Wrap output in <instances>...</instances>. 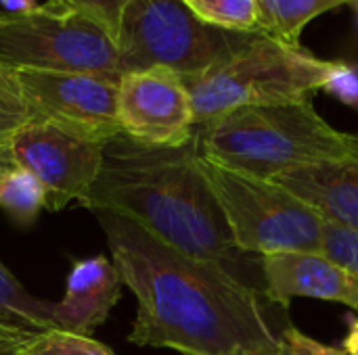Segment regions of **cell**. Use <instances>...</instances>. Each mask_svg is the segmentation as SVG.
Here are the masks:
<instances>
[{
  "mask_svg": "<svg viewBox=\"0 0 358 355\" xmlns=\"http://www.w3.org/2000/svg\"><path fill=\"white\" fill-rule=\"evenodd\" d=\"M92 213L122 282L136 297L130 343L182 355H262L283 347L262 297L222 268L164 245L124 216Z\"/></svg>",
  "mask_w": 358,
  "mask_h": 355,
  "instance_id": "obj_1",
  "label": "cell"
},
{
  "mask_svg": "<svg viewBox=\"0 0 358 355\" xmlns=\"http://www.w3.org/2000/svg\"><path fill=\"white\" fill-rule=\"evenodd\" d=\"M88 209L132 220L164 245L222 268L264 299L262 257L235 245L203 176L195 136L182 146H147L124 134L105 142Z\"/></svg>",
  "mask_w": 358,
  "mask_h": 355,
  "instance_id": "obj_2",
  "label": "cell"
},
{
  "mask_svg": "<svg viewBox=\"0 0 358 355\" xmlns=\"http://www.w3.org/2000/svg\"><path fill=\"white\" fill-rule=\"evenodd\" d=\"M201 157L273 180L329 161H358V134L329 126L310 100L243 107L195 128Z\"/></svg>",
  "mask_w": 358,
  "mask_h": 355,
  "instance_id": "obj_3",
  "label": "cell"
},
{
  "mask_svg": "<svg viewBox=\"0 0 358 355\" xmlns=\"http://www.w3.org/2000/svg\"><path fill=\"white\" fill-rule=\"evenodd\" d=\"M334 65L336 61L319 59L302 44L254 33L237 52L182 82L191 94L195 123L201 126L243 107L310 100L325 88Z\"/></svg>",
  "mask_w": 358,
  "mask_h": 355,
  "instance_id": "obj_4",
  "label": "cell"
},
{
  "mask_svg": "<svg viewBox=\"0 0 358 355\" xmlns=\"http://www.w3.org/2000/svg\"><path fill=\"white\" fill-rule=\"evenodd\" d=\"M199 163L227 218L235 245L256 257L323 253L325 218L275 180L243 174L199 155Z\"/></svg>",
  "mask_w": 358,
  "mask_h": 355,
  "instance_id": "obj_5",
  "label": "cell"
},
{
  "mask_svg": "<svg viewBox=\"0 0 358 355\" xmlns=\"http://www.w3.org/2000/svg\"><path fill=\"white\" fill-rule=\"evenodd\" d=\"M252 36L206 23L185 0H132L115 42L124 73L166 67L189 77L231 56Z\"/></svg>",
  "mask_w": 358,
  "mask_h": 355,
  "instance_id": "obj_6",
  "label": "cell"
},
{
  "mask_svg": "<svg viewBox=\"0 0 358 355\" xmlns=\"http://www.w3.org/2000/svg\"><path fill=\"white\" fill-rule=\"evenodd\" d=\"M0 63L10 71L90 73L115 82L124 75L117 42L101 23L50 4L0 15Z\"/></svg>",
  "mask_w": 358,
  "mask_h": 355,
  "instance_id": "obj_7",
  "label": "cell"
},
{
  "mask_svg": "<svg viewBox=\"0 0 358 355\" xmlns=\"http://www.w3.org/2000/svg\"><path fill=\"white\" fill-rule=\"evenodd\" d=\"M15 77L31 119L101 144L122 134L117 119L120 82L90 73L38 69H19Z\"/></svg>",
  "mask_w": 358,
  "mask_h": 355,
  "instance_id": "obj_8",
  "label": "cell"
},
{
  "mask_svg": "<svg viewBox=\"0 0 358 355\" xmlns=\"http://www.w3.org/2000/svg\"><path fill=\"white\" fill-rule=\"evenodd\" d=\"M8 146L15 165L27 169L44 188L46 209L59 211L71 203L90 207L105 144L31 119L10 136Z\"/></svg>",
  "mask_w": 358,
  "mask_h": 355,
  "instance_id": "obj_9",
  "label": "cell"
},
{
  "mask_svg": "<svg viewBox=\"0 0 358 355\" xmlns=\"http://www.w3.org/2000/svg\"><path fill=\"white\" fill-rule=\"evenodd\" d=\"M117 119L124 136L147 146H182L193 140L197 128L182 77L166 67L122 75Z\"/></svg>",
  "mask_w": 358,
  "mask_h": 355,
  "instance_id": "obj_10",
  "label": "cell"
},
{
  "mask_svg": "<svg viewBox=\"0 0 358 355\" xmlns=\"http://www.w3.org/2000/svg\"><path fill=\"white\" fill-rule=\"evenodd\" d=\"M264 299L285 305L296 297L334 301L358 314V276L325 253L294 251L262 257Z\"/></svg>",
  "mask_w": 358,
  "mask_h": 355,
  "instance_id": "obj_11",
  "label": "cell"
},
{
  "mask_svg": "<svg viewBox=\"0 0 358 355\" xmlns=\"http://www.w3.org/2000/svg\"><path fill=\"white\" fill-rule=\"evenodd\" d=\"M122 285L117 268L105 255L76 259L65 293L55 301L57 331L90 337L120 301Z\"/></svg>",
  "mask_w": 358,
  "mask_h": 355,
  "instance_id": "obj_12",
  "label": "cell"
},
{
  "mask_svg": "<svg viewBox=\"0 0 358 355\" xmlns=\"http://www.w3.org/2000/svg\"><path fill=\"white\" fill-rule=\"evenodd\" d=\"M273 180L315 207L327 222L358 232V161L306 165Z\"/></svg>",
  "mask_w": 358,
  "mask_h": 355,
  "instance_id": "obj_13",
  "label": "cell"
},
{
  "mask_svg": "<svg viewBox=\"0 0 358 355\" xmlns=\"http://www.w3.org/2000/svg\"><path fill=\"white\" fill-rule=\"evenodd\" d=\"M0 326L17 335L57 331L55 301L31 295L0 262Z\"/></svg>",
  "mask_w": 358,
  "mask_h": 355,
  "instance_id": "obj_14",
  "label": "cell"
},
{
  "mask_svg": "<svg viewBox=\"0 0 358 355\" xmlns=\"http://www.w3.org/2000/svg\"><path fill=\"white\" fill-rule=\"evenodd\" d=\"M358 0H256L258 31L300 46L304 27L323 13Z\"/></svg>",
  "mask_w": 358,
  "mask_h": 355,
  "instance_id": "obj_15",
  "label": "cell"
},
{
  "mask_svg": "<svg viewBox=\"0 0 358 355\" xmlns=\"http://www.w3.org/2000/svg\"><path fill=\"white\" fill-rule=\"evenodd\" d=\"M0 209L17 226H31L46 209L44 188L27 169L10 165L0 172Z\"/></svg>",
  "mask_w": 358,
  "mask_h": 355,
  "instance_id": "obj_16",
  "label": "cell"
},
{
  "mask_svg": "<svg viewBox=\"0 0 358 355\" xmlns=\"http://www.w3.org/2000/svg\"><path fill=\"white\" fill-rule=\"evenodd\" d=\"M185 4L206 23L243 33L258 31L256 0H185Z\"/></svg>",
  "mask_w": 358,
  "mask_h": 355,
  "instance_id": "obj_17",
  "label": "cell"
},
{
  "mask_svg": "<svg viewBox=\"0 0 358 355\" xmlns=\"http://www.w3.org/2000/svg\"><path fill=\"white\" fill-rule=\"evenodd\" d=\"M17 355H115L92 337L65 331H46L29 337Z\"/></svg>",
  "mask_w": 358,
  "mask_h": 355,
  "instance_id": "obj_18",
  "label": "cell"
},
{
  "mask_svg": "<svg viewBox=\"0 0 358 355\" xmlns=\"http://www.w3.org/2000/svg\"><path fill=\"white\" fill-rule=\"evenodd\" d=\"M31 121V113L21 96L15 71L0 63V140L10 136Z\"/></svg>",
  "mask_w": 358,
  "mask_h": 355,
  "instance_id": "obj_19",
  "label": "cell"
},
{
  "mask_svg": "<svg viewBox=\"0 0 358 355\" xmlns=\"http://www.w3.org/2000/svg\"><path fill=\"white\" fill-rule=\"evenodd\" d=\"M132 0H48L50 6L82 13L101 23L113 38H117L122 17Z\"/></svg>",
  "mask_w": 358,
  "mask_h": 355,
  "instance_id": "obj_20",
  "label": "cell"
},
{
  "mask_svg": "<svg viewBox=\"0 0 358 355\" xmlns=\"http://www.w3.org/2000/svg\"><path fill=\"white\" fill-rule=\"evenodd\" d=\"M323 253L358 276V232L336 222H325Z\"/></svg>",
  "mask_w": 358,
  "mask_h": 355,
  "instance_id": "obj_21",
  "label": "cell"
},
{
  "mask_svg": "<svg viewBox=\"0 0 358 355\" xmlns=\"http://www.w3.org/2000/svg\"><path fill=\"white\" fill-rule=\"evenodd\" d=\"M340 103L352 107L358 113V65L348 61H336L334 71L323 88Z\"/></svg>",
  "mask_w": 358,
  "mask_h": 355,
  "instance_id": "obj_22",
  "label": "cell"
},
{
  "mask_svg": "<svg viewBox=\"0 0 358 355\" xmlns=\"http://www.w3.org/2000/svg\"><path fill=\"white\" fill-rule=\"evenodd\" d=\"M281 343L287 355H348L344 349L340 352L336 347L315 341L313 337L304 335L296 326H285V331L281 333Z\"/></svg>",
  "mask_w": 358,
  "mask_h": 355,
  "instance_id": "obj_23",
  "label": "cell"
},
{
  "mask_svg": "<svg viewBox=\"0 0 358 355\" xmlns=\"http://www.w3.org/2000/svg\"><path fill=\"white\" fill-rule=\"evenodd\" d=\"M0 6L4 8V15H27L40 4L38 0H0Z\"/></svg>",
  "mask_w": 358,
  "mask_h": 355,
  "instance_id": "obj_24",
  "label": "cell"
},
{
  "mask_svg": "<svg viewBox=\"0 0 358 355\" xmlns=\"http://www.w3.org/2000/svg\"><path fill=\"white\" fill-rule=\"evenodd\" d=\"M27 339H29L27 335H17V333H10V331L0 326V355L21 347Z\"/></svg>",
  "mask_w": 358,
  "mask_h": 355,
  "instance_id": "obj_25",
  "label": "cell"
},
{
  "mask_svg": "<svg viewBox=\"0 0 358 355\" xmlns=\"http://www.w3.org/2000/svg\"><path fill=\"white\" fill-rule=\"evenodd\" d=\"M344 352L348 355H358V314L348 320V335L344 339Z\"/></svg>",
  "mask_w": 358,
  "mask_h": 355,
  "instance_id": "obj_26",
  "label": "cell"
},
{
  "mask_svg": "<svg viewBox=\"0 0 358 355\" xmlns=\"http://www.w3.org/2000/svg\"><path fill=\"white\" fill-rule=\"evenodd\" d=\"M15 165L13 161V155H10V146H8V140H0V172Z\"/></svg>",
  "mask_w": 358,
  "mask_h": 355,
  "instance_id": "obj_27",
  "label": "cell"
},
{
  "mask_svg": "<svg viewBox=\"0 0 358 355\" xmlns=\"http://www.w3.org/2000/svg\"><path fill=\"white\" fill-rule=\"evenodd\" d=\"M262 355H287V352H285V349L281 347L279 352H271V354H262Z\"/></svg>",
  "mask_w": 358,
  "mask_h": 355,
  "instance_id": "obj_28",
  "label": "cell"
},
{
  "mask_svg": "<svg viewBox=\"0 0 358 355\" xmlns=\"http://www.w3.org/2000/svg\"><path fill=\"white\" fill-rule=\"evenodd\" d=\"M19 349H21V347H17V349H13V352H8V354H2V355H17L19 354Z\"/></svg>",
  "mask_w": 358,
  "mask_h": 355,
  "instance_id": "obj_29",
  "label": "cell"
}]
</instances>
